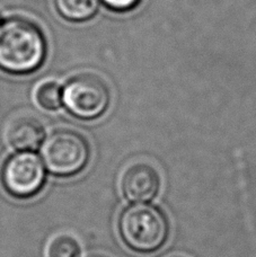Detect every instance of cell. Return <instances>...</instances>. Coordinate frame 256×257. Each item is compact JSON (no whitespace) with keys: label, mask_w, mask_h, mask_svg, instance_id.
<instances>
[{"label":"cell","mask_w":256,"mask_h":257,"mask_svg":"<svg viewBox=\"0 0 256 257\" xmlns=\"http://www.w3.org/2000/svg\"><path fill=\"white\" fill-rule=\"evenodd\" d=\"M81 246L72 235L59 233L50 240L47 247V257H80Z\"/></svg>","instance_id":"9"},{"label":"cell","mask_w":256,"mask_h":257,"mask_svg":"<svg viewBox=\"0 0 256 257\" xmlns=\"http://www.w3.org/2000/svg\"><path fill=\"white\" fill-rule=\"evenodd\" d=\"M120 184L122 194L126 200L144 203L157 196L162 178L154 165L147 162H136L123 171Z\"/></svg>","instance_id":"6"},{"label":"cell","mask_w":256,"mask_h":257,"mask_svg":"<svg viewBox=\"0 0 256 257\" xmlns=\"http://www.w3.org/2000/svg\"><path fill=\"white\" fill-rule=\"evenodd\" d=\"M45 57V41L38 26L12 18L0 26V68L11 73L35 70Z\"/></svg>","instance_id":"2"},{"label":"cell","mask_w":256,"mask_h":257,"mask_svg":"<svg viewBox=\"0 0 256 257\" xmlns=\"http://www.w3.org/2000/svg\"><path fill=\"white\" fill-rule=\"evenodd\" d=\"M44 135L42 121L32 113L14 114L5 126V138L8 145L18 151L38 149Z\"/></svg>","instance_id":"7"},{"label":"cell","mask_w":256,"mask_h":257,"mask_svg":"<svg viewBox=\"0 0 256 257\" xmlns=\"http://www.w3.org/2000/svg\"><path fill=\"white\" fill-rule=\"evenodd\" d=\"M36 100L43 108L56 109L63 102L62 90L56 82H45L36 90Z\"/></svg>","instance_id":"10"},{"label":"cell","mask_w":256,"mask_h":257,"mask_svg":"<svg viewBox=\"0 0 256 257\" xmlns=\"http://www.w3.org/2000/svg\"><path fill=\"white\" fill-rule=\"evenodd\" d=\"M45 167L57 177H74L88 166L90 146L81 133L60 128L52 132L42 146Z\"/></svg>","instance_id":"3"},{"label":"cell","mask_w":256,"mask_h":257,"mask_svg":"<svg viewBox=\"0 0 256 257\" xmlns=\"http://www.w3.org/2000/svg\"><path fill=\"white\" fill-rule=\"evenodd\" d=\"M109 8L115 9V11H126L135 7L140 0H103Z\"/></svg>","instance_id":"11"},{"label":"cell","mask_w":256,"mask_h":257,"mask_svg":"<svg viewBox=\"0 0 256 257\" xmlns=\"http://www.w3.org/2000/svg\"><path fill=\"white\" fill-rule=\"evenodd\" d=\"M88 257H109V256H106V255H103V254H94V255H90Z\"/></svg>","instance_id":"12"},{"label":"cell","mask_w":256,"mask_h":257,"mask_svg":"<svg viewBox=\"0 0 256 257\" xmlns=\"http://www.w3.org/2000/svg\"><path fill=\"white\" fill-rule=\"evenodd\" d=\"M57 11L69 21H86L97 11L98 0H54Z\"/></svg>","instance_id":"8"},{"label":"cell","mask_w":256,"mask_h":257,"mask_svg":"<svg viewBox=\"0 0 256 257\" xmlns=\"http://www.w3.org/2000/svg\"><path fill=\"white\" fill-rule=\"evenodd\" d=\"M47 173L42 160L31 151L12 154L0 167V184L9 196L30 200L43 191Z\"/></svg>","instance_id":"4"},{"label":"cell","mask_w":256,"mask_h":257,"mask_svg":"<svg viewBox=\"0 0 256 257\" xmlns=\"http://www.w3.org/2000/svg\"><path fill=\"white\" fill-rule=\"evenodd\" d=\"M66 107L75 116L93 120L106 111L109 90L102 78L94 73L77 75L67 82L62 90Z\"/></svg>","instance_id":"5"},{"label":"cell","mask_w":256,"mask_h":257,"mask_svg":"<svg viewBox=\"0 0 256 257\" xmlns=\"http://www.w3.org/2000/svg\"><path fill=\"white\" fill-rule=\"evenodd\" d=\"M117 231L127 248L138 254H153L163 248L170 236V223L156 205L136 203L122 210Z\"/></svg>","instance_id":"1"}]
</instances>
